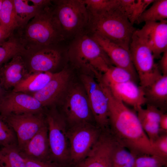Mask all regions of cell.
Listing matches in <instances>:
<instances>
[{
    "instance_id": "1",
    "label": "cell",
    "mask_w": 167,
    "mask_h": 167,
    "mask_svg": "<svg viewBox=\"0 0 167 167\" xmlns=\"http://www.w3.org/2000/svg\"><path fill=\"white\" fill-rule=\"evenodd\" d=\"M102 88L108 100L109 129L118 143L135 157L156 155L137 114L115 98L107 86Z\"/></svg>"
},
{
    "instance_id": "2",
    "label": "cell",
    "mask_w": 167,
    "mask_h": 167,
    "mask_svg": "<svg viewBox=\"0 0 167 167\" xmlns=\"http://www.w3.org/2000/svg\"><path fill=\"white\" fill-rule=\"evenodd\" d=\"M52 5L42 8L26 25L17 29L15 34L25 49L57 45L65 41Z\"/></svg>"
},
{
    "instance_id": "3",
    "label": "cell",
    "mask_w": 167,
    "mask_h": 167,
    "mask_svg": "<svg viewBox=\"0 0 167 167\" xmlns=\"http://www.w3.org/2000/svg\"><path fill=\"white\" fill-rule=\"evenodd\" d=\"M67 49L68 57L73 64L91 72L98 79L112 65L102 49L86 32L69 42Z\"/></svg>"
},
{
    "instance_id": "4",
    "label": "cell",
    "mask_w": 167,
    "mask_h": 167,
    "mask_svg": "<svg viewBox=\"0 0 167 167\" xmlns=\"http://www.w3.org/2000/svg\"><path fill=\"white\" fill-rule=\"evenodd\" d=\"M136 29L118 6L108 11L89 14L85 31L100 36L129 50L131 37Z\"/></svg>"
},
{
    "instance_id": "5",
    "label": "cell",
    "mask_w": 167,
    "mask_h": 167,
    "mask_svg": "<svg viewBox=\"0 0 167 167\" xmlns=\"http://www.w3.org/2000/svg\"><path fill=\"white\" fill-rule=\"evenodd\" d=\"M54 16L65 41L69 42L86 30L89 14L82 0H52Z\"/></svg>"
},
{
    "instance_id": "6",
    "label": "cell",
    "mask_w": 167,
    "mask_h": 167,
    "mask_svg": "<svg viewBox=\"0 0 167 167\" xmlns=\"http://www.w3.org/2000/svg\"><path fill=\"white\" fill-rule=\"evenodd\" d=\"M45 119L51 161L62 167L70 166L68 126L64 117L52 110L46 113Z\"/></svg>"
},
{
    "instance_id": "7",
    "label": "cell",
    "mask_w": 167,
    "mask_h": 167,
    "mask_svg": "<svg viewBox=\"0 0 167 167\" xmlns=\"http://www.w3.org/2000/svg\"><path fill=\"white\" fill-rule=\"evenodd\" d=\"M129 51L140 86L143 88L150 85L162 75L158 66L154 62L150 48L135 31L131 37Z\"/></svg>"
},
{
    "instance_id": "8",
    "label": "cell",
    "mask_w": 167,
    "mask_h": 167,
    "mask_svg": "<svg viewBox=\"0 0 167 167\" xmlns=\"http://www.w3.org/2000/svg\"><path fill=\"white\" fill-rule=\"evenodd\" d=\"M102 130L96 124L85 123L68 128L70 167L83 160L97 140Z\"/></svg>"
},
{
    "instance_id": "9",
    "label": "cell",
    "mask_w": 167,
    "mask_h": 167,
    "mask_svg": "<svg viewBox=\"0 0 167 167\" xmlns=\"http://www.w3.org/2000/svg\"><path fill=\"white\" fill-rule=\"evenodd\" d=\"M67 46L60 45L25 49L21 55L30 74L52 72L60 65Z\"/></svg>"
},
{
    "instance_id": "10",
    "label": "cell",
    "mask_w": 167,
    "mask_h": 167,
    "mask_svg": "<svg viewBox=\"0 0 167 167\" xmlns=\"http://www.w3.org/2000/svg\"><path fill=\"white\" fill-rule=\"evenodd\" d=\"M63 111L68 128L83 123H92L94 121L86 92L79 86L69 92Z\"/></svg>"
},
{
    "instance_id": "11",
    "label": "cell",
    "mask_w": 167,
    "mask_h": 167,
    "mask_svg": "<svg viewBox=\"0 0 167 167\" xmlns=\"http://www.w3.org/2000/svg\"><path fill=\"white\" fill-rule=\"evenodd\" d=\"M81 79L95 124L102 131L109 129L108 100L100 84L87 75Z\"/></svg>"
},
{
    "instance_id": "12",
    "label": "cell",
    "mask_w": 167,
    "mask_h": 167,
    "mask_svg": "<svg viewBox=\"0 0 167 167\" xmlns=\"http://www.w3.org/2000/svg\"><path fill=\"white\" fill-rule=\"evenodd\" d=\"M43 113L11 114L3 118L13 129L21 151L27 143L46 123Z\"/></svg>"
},
{
    "instance_id": "13",
    "label": "cell",
    "mask_w": 167,
    "mask_h": 167,
    "mask_svg": "<svg viewBox=\"0 0 167 167\" xmlns=\"http://www.w3.org/2000/svg\"><path fill=\"white\" fill-rule=\"evenodd\" d=\"M118 142L109 132L102 131L86 157L73 167H112V157Z\"/></svg>"
},
{
    "instance_id": "14",
    "label": "cell",
    "mask_w": 167,
    "mask_h": 167,
    "mask_svg": "<svg viewBox=\"0 0 167 167\" xmlns=\"http://www.w3.org/2000/svg\"><path fill=\"white\" fill-rule=\"evenodd\" d=\"M43 107L32 96L12 91L0 101V114L3 118L11 114L43 113Z\"/></svg>"
},
{
    "instance_id": "15",
    "label": "cell",
    "mask_w": 167,
    "mask_h": 167,
    "mask_svg": "<svg viewBox=\"0 0 167 167\" xmlns=\"http://www.w3.org/2000/svg\"><path fill=\"white\" fill-rule=\"evenodd\" d=\"M137 35L148 45L155 58L167 50V20L148 22L141 29H136Z\"/></svg>"
},
{
    "instance_id": "16",
    "label": "cell",
    "mask_w": 167,
    "mask_h": 167,
    "mask_svg": "<svg viewBox=\"0 0 167 167\" xmlns=\"http://www.w3.org/2000/svg\"><path fill=\"white\" fill-rule=\"evenodd\" d=\"M89 34L102 49L113 64L126 70L137 80L138 75L129 50L100 36Z\"/></svg>"
},
{
    "instance_id": "17",
    "label": "cell",
    "mask_w": 167,
    "mask_h": 167,
    "mask_svg": "<svg viewBox=\"0 0 167 167\" xmlns=\"http://www.w3.org/2000/svg\"><path fill=\"white\" fill-rule=\"evenodd\" d=\"M69 77V72L66 69L54 73L43 88L30 95L37 100L43 107L52 105L58 101L65 91Z\"/></svg>"
},
{
    "instance_id": "18",
    "label": "cell",
    "mask_w": 167,
    "mask_h": 167,
    "mask_svg": "<svg viewBox=\"0 0 167 167\" xmlns=\"http://www.w3.org/2000/svg\"><path fill=\"white\" fill-rule=\"evenodd\" d=\"M105 84L115 98L125 104L133 107L135 111L146 104L143 88L138 86L134 81L118 84Z\"/></svg>"
},
{
    "instance_id": "19",
    "label": "cell",
    "mask_w": 167,
    "mask_h": 167,
    "mask_svg": "<svg viewBox=\"0 0 167 167\" xmlns=\"http://www.w3.org/2000/svg\"><path fill=\"white\" fill-rule=\"evenodd\" d=\"M30 73L21 55L0 66V84L6 91L13 88Z\"/></svg>"
},
{
    "instance_id": "20",
    "label": "cell",
    "mask_w": 167,
    "mask_h": 167,
    "mask_svg": "<svg viewBox=\"0 0 167 167\" xmlns=\"http://www.w3.org/2000/svg\"><path fill=\"white\" fill-rule=\"evenodd\" d=\"M20 152L23 156L29 158L51 161L46 123L27 143Z\"/></svg>"
},
{
    "instance_id": "21",
    "label": "cell",
    "mask_w": 167,
    "mask_h": 167,
    "mask_svg": "<svg viewBox=\"0 0 167 167\" xmlns=\"http://www.w3.org/2000/svg\"><path fill=\"white\" fill-rule=\"evenodd\" d=\"M143 89L146 104L165 112L167 103V75H162Z\"/></svg>"
},
{
    "instance_id": "22",
    "label": "cell",
    "mask_w": 167,
    "mask_h": 167,
    "mask_svg": "<svg viewBox=\"0 0 167 167\" xmlns=\"http://www.w3.org/2000/svg\"><path fill=\"white\" fill-rule=\"evenodd\" d=\"M54 73L45 72L30 74L14 87L12 91L31 95L43 88L51 79Z\"/></svg>"
},
{
    "instance_id": "23",
    "label": "cell",
    "mask_w": 167,
    "mask_h": 167,
    "mask_svg": "<svg viewBox=\"0 0 167 167\" xmlns=\"http://www.w3.org/2000/svg\"><path fill=\"white\" fill-rule=\"evenodd\" d=\"M0 26L10 35L19 27L13 0H3L0 11Z\"/></svg>"
},
{
    "instance_id": "24",
    "label": "cell",
    "mask_w": 167,
    "mask_h": 167,
    "mask_svg": "<svg viewBox=\"0 0 167 167\" xmlns=\"http://www.w3.org/2000/svg\"><path fill=\"white\" fill-rule=\"evenodd\" d=\"M25 50L19 39L14 33L0 44V66L13 57L21 55Z\"/></svg>"
},
{
    "instance_id": "25",
    "label": "cell",
    "mask_w": 167,
    "mask_h": 167,
    "mask_svg": "<svg viewBox=\"0 0 167 167\" xmlns=\"http://www.w3.org/2000/svg\"><path fill=\"white\" fill-rule=\"evenodd\" d=\"M167 0H154L151 6L146 10L136 21L138 24L155 22L166 20Z\"/></svg>"
},
{
    "instance_id": "26",
    "label": "cell",
    "mask_w": 167,
    "mask_h": 167,
    "mask_svg": "<svg viewBox=\"0 0 167 167\" xmlns=\"http://www.w3.org/2000/svg\"><path fill=\"white\" fill-rule=\"evenodd\" d=\"M0 167H26L17 145L4 147L0 149Z\"/></svg>"
},
{
    "instance_id": "27",
    "label": "cell",
    "mask_w": 167,
    "mask_h": 167,
    "mask_svg": "<svg viewBox=\"0 0 167 167\" xmlns=\"http://www.w3.org/2000/svg\"><path fill=\"white\" fill-rule=\"evenodd\" d=\"M13 1L19 26L18 28L26 25L43 8L33 5H30L29 0H13Z\"/></svg>"
},
{
    "instance_id": "28",
    "label": "cell",
    "mask_w": 167,
    "mask_h": 167,
    "mask_svg": "<svg viewBox=\"0 0 167 167\" xmlns=\"http://www.w3.org/2000/svg\"><path fill=\"white\" fill-rule=\"evenodd\" d=\"M101 80L106 84H118L136 80L126 70L115 66H110L103 74Z\"/></svg>"
},
{
    "instance_id": "29",
    "label": "cell",
    "mask_w": 167,
    "mask_h": 167,
    "mask_svg": "<svg viewBox=\"0 0 167 167\" xmlns=\"http://www.w3.org/2000/svg\"><path fill=\"white\" fill-rule=\"evenodd\" d=\"M135 157L118 143L112 157V167H133Z\"/></svg>"
},
{
    "instance_id": "30",
    "label": "cell",
    "mask_w": 167,
    "mask_h": 167,
    "mask_svg": "<svg viewBox=\"0 0 167 167\" xmlns=\"http://www.w3.org/2000/svg\"><path fill=\"white\" fill-rule=\"evenodd\" d=\"M90 14L109 11L118 7L119 0H82Z\"/></svg>"
},
{
    "instance_id": "31",
    "label": "cell",
    "mask_w": 167,
    "mask_h": 167,
    "mask_svg": "<svg viewBox=\"0 0 167 167\" xmlns=\"http://www.w3.org/2000/svg\"><path fill=\"white\" fill-rule=\"evenodd\" d=\"M167 159L155 155H143L135 157L133 167H166Z\"/></svg>"
},
{
    "instance_id": "32",
    "label": "cell",
    "mask_w": 167,
    "mask_h": 167,
    "mask_svg": "<svg viewBox=\"0 0 167 167\" xmlns=\"http://www.w3.org/2000/svg\"><path fill=\"white\" fill-rule=\"evenodd\" d=\"M0 145L3 147L17 145V137L15 132L0 114Z\"/></svg>"
},
{
    "instance_id": "33",
    "label": "cell",
    "mask_w": 167,
    "mask_h": 167,
    "mask_svg": "<svg viewBox=\"0 0 167 167\" xmlns=\"http://www.w3.org/2000/svg\"><path fill=\"white\" fill-rule=\"evenodd\" d=\"M139 120H146L159 123L161 117L164 112L156 107L147 104L146 108L142 107L136 111Z\"/></svg>"
},
{
    "instance_id": "34",
    "label": "cell",
    "mask_w": 167,
    "mask_h": 167,
    "mask_svg": "<svg viewBox=\"0 0 167 167\" xmlns=\"http://www.w3.org/2000/svg\"><path fill=\"white\" fill-rule=\"evenodd\" d=\"M151 145L156 155L167 159V133L160 134Z\"/></svg>"
},
{
    "instance_id": "35",
    "label": "cell",
    "mask_w": 167,
    "mask_h": 167,
    "mask_svg": "<svg viewBox=\"0 0 167 167\" xmlns=\"http://www.w3.org/2000/svg\"><path fill=\"white\" fill-rule=\"evenodd\" d=\"M139 121L151 144L160 134L159 123L146 120H139Z\"/></svg>"
},
{
    "instance_id": "36",
    "label": "cell",
    "mask_w": 167,
    "mask_h": 167,
    "mask_svg": "<svg viewBox=\"0 0 167 167\" xmlns=\"http://www.w3.org/2000/svg\"><path fill=\"white\" fill-rule=\"evenodd\" d=\"M154 0H136L134 9L128 19L133 25L139 17L146 10L147 7L152 4Z\"/></svg>"
},
{
    "instance_id": "37",
    "label": "cell",
    "mask_w": 167,
    "mask_h": 167,
    "mask_svg": "<svg viewBox=\"0 0 167 167\" xmlns=\"http://www.w3.org/2000/svg\"><path fill=\"white\" fill-rule=\"evenodd\" d=\"M22 156L24 160L26 167H62L50 161H39Z\"/></svg>"
},
{
    "instance_id": "38",
    "label": "cell",
    "mask_w": 167,
    "mask_h": 167,
    "mask_svg": "<svg viewBox=\"0 0 167 167\" xmlns=\"http://www.w3.org/2000/svg\"><path fill=\"white\" fill-rule=\"evenodd\" d=\"M158 67L162 75H167V50L163 53Z\"/></svg>"
},
{
    "instance_id": "39",
    "label": "cell",
    "mask_w": 167,
    "mask_h": 167,
    "mask_svg": "<svg viewBox=\"0 0 167 167\" xmlns=\"http://www.w3.org/2000/svg\"><path fill=\"white\" fill-rule=\"evenodd\" d=\"M160 134L167 133V114L165 113L161 115L159 122Z\"/></svg>"
},
{
    "instance_id": "40",
    "label": "cell",
    "mask_w": 167,
    "mask_h": 167,
    "mask_svg": "<svg viewBox=\"0 0 167 167\" xmlns=\"http://www.w3.org/2000/svg\"><path fill=\"white\" fill-rule=\"evenodd\" d=\"M33 5L41 7H44L52 5V0H29Z\"/></svg>"
},
{
    "instance_id": "41",
    "label": "cell",
    "mask_w": 167,
    "mask_h": 167,
    "mask_svg": "<svg viewBox=\"0 0 167 167\" xmlns=\"http://www.w3.org/2000/svg\"><path fill=\"white\" fill-rule=\"evenodd\" d=\"M10 36L0 26V44L5 41Z\"/></svg>"
},
{
    "instance_id": "42",
    "label": "cell",
    "mask_w": 167,
    "mask_h": 167,
    "mask_svg": "<svg viewBox=\"0 0 167 167\" xmlns=\"http://www.w3.org/2000/svg\"><path fill=\"white\" fill-rule=\"evenodd\" d=\"M8 92L1 86L0 84V101Z\"/></svg>"
},
{
    "instance_id": "43",
    "label": "cell",
    "mask_w": 167,
    "mask_h": 167,
    "mask_svg": "<svg viewBox=\"0 0 167 167\" xmlns=\"http://www.w3.org/2000/svg\"><path fill=\"white\" fill-rule=\"evenodd\" d=\"M3 0H0V11H1Z\"/></svg>"
}]
</instances>
